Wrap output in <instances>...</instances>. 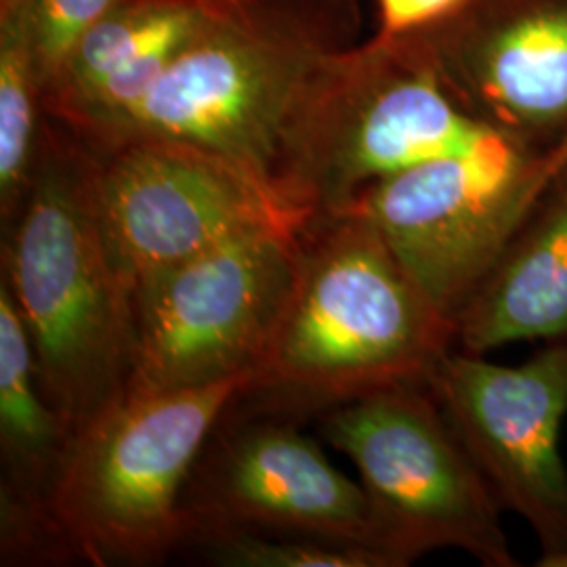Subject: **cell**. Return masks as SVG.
Listing matches in <instances>:
<instances>
[{"label": "cell", "instance_id": "1", "mask_svg": "<svg viewBox=\"0 0 567 567\" xmlns=\"http://www.w3.org/2000/svg\"><path fill=\"white\" fill-rule=\"evenodd\" d=\"M456 326L426 301L381 234L355 213L309 221L282 311L240 393L295 419L385 386L426 385Z\"/></svg>", "mask_w": 567, "mask_h": 567}, {"label": "cell", "instance_id": "2", "mask_svg": "<svg viewBox=\"0 0 567 567\" xmlns=\"http://www.w3.org/2000/svg\"><path fill=\"white\" fill-rule=\"evenodd\" d=\"M95 171V154L47 116L20 215L2 234V280L74 435L126 395L135 368L133 290L103 231Z\"/></svg>", "mask_w": 567, "mask_h": 567}, {"label": "cell", "instance_id": "3", "mask_svg": "<svg viewBox=\"0 0 567 567\" xmlns=\"http://www.w3.org/2000/svg\"><path fill=\"white\" fill-rule=\"evenodd\" d=\"M355 0H225L152 91L100 140L185 143L240 164L274 189L284 135L332 53L355 44ZM276 192V189H274Z\"/></svg>", "mask_w": 567, "mask_h": 567}, {"label": "cell", "instance_id": "4", "mask_svg": "<svg viewBox=\"0 0 567 567\" xmlns=\"http://www.w3.org/2000/svg\"><path fill=\"white\" fill-rule=\"evenodd\" d=\"M496 135L450 93L421 34L351 44L318 68L284 135L274 189L320 219L408 166Z\"/></svg>", "mask_w": 567, "mask_h": 567}, {"label": "cell", "instance_id": "5", "mask_svg": "<svg viewBox=\"0 0 567 567\" xmlns=\"http://www.w3.org/2000/svg\"><path fill=\"white\" fill-rule=\"evenodd\" d=\"M252 372L213 385L131 391L72 437L51 511L76 557L150 566L185 543L183 492Z\"/></svg>", "mask_w": 567, "mask_h": 567}, {"label": "cell", "instance_id": "6", "mask_svg": "<svg viewBox=\"0 0 567 567\" xmlns=\"http://www.w3.org/2000/svg\"><path fill=\"white\" fill-rule=\"evenodd\" d=\"M320 431L355 466L405 566L435 548L517 566L503 507L429 386H385L334 405L320 414Z\"/></svg>", "mask_w": 567, "mask_h": 567}, {"label": "cell", "instance_id": "7", "mask_svg": "<svg viewBox=\"0 0 567 567\" xmlns=\"http://www.w3.org/2000/svg\"><path fill=\"white\" fill-rule=\"evenodd\" d=\"M540 156L496 133L468 152L372 183L341 213L364 217L426 301L456 326L548 189Z\"/></svg>", "mask_w": 567, "mask_h": 567}, {"label": "cell", "instance_id": "8", "mask_svg": "<svg viewBox=\"0 0 567 567\" xmlns=\"http://www.w3.org/2000/svg\"><path fill=\"white\" fill-rule=\"evenodd\" d=\"M301 231L250 229L140 284L126 393L213 385L252 372L295 278Z\"/></svg>", "mask_w": 567, "mask_h": 567}, {"label": "cell", "instance_id": "9", "mask_svg": "<svg viewBox=\"0 0 567 567\" xmlns=\"http://www.w3.org/2000/svg\"><path fill=\"white\" fill-rule=\"evenodd\" d=\"M93 154L103 231L131 290L244 231L311 221L240 164L194 145L128 142Z\"/></svg>", "mask_w": 567, "mask_h": 567}, {"label": "cell", "instance_id": "10", "mask_svg": "<svg viewBox=\"0 0 567 567\" xmlns=\"http://www.w3.org/2000/svg\"><path fill=\"white\" fill-rule=\"evenodd\" d=\"M426 386L444 408L501 507L517 513L540 545V567L567 555V339L517 365L447 351Z\"/></svg>", "mask_w": 567, "mask_h": 567}, {"label": "cell", "instance_id": "11", "mask_svg": "<svg viewBox=\"0 0 567 567\" xmlns=\"http://www.w3.org/2000/svg\"><path fill=\"white\" fill-rule=\"evenodd\" d=\"M292 421L252 412L204 447L183 492L185 543L225 529L309 536L372 548L404 567L362 484Z\"/></svg>", "mask_w": 567, "mask_h": 567}, {"label": "cell", "instance_id": "12", "mask_svg": "<svg viewBox=\"0 0 567 567\" xmlns=\"http://www.w3.org/2000/svg\"><path fill=\"white\" fill-rule=\"evenodd\" d=\"M421 39L454 100L545 154L567 133V0H466Z\"/></svg>", "mask_w": 567, "mask_h": 567}, {"label": "cell", "instance_id": "13", "mask_svg": "<svg viewBox=\"0 0 567 567\" xmlns=\"http://www.w3.org/2000/svg\"><path fill=\"white\" fill-rule=\"evenodd\" d=\"M225 0H128L95 23L44 89V112L81 142L122 121Z\"/></svg>", "mask_w": 567, "mask_h": 567}, {"label": "cell", "instance_id": "14", "mask_svg": "<svg viewBox=\"0 0 567 567\" xmlns=\"http://www.w3.org/2000/svg\"><path fill=\"white\" fill-rule=\"evenodd\" d=\"M72 437V429L42 386L32 341L13 295L0 280V517L4 547L32 550L63 536L51 498Z\"/></svg>", "mask_w": 567, "mask_h": 567}, {"label": "cell", "instance_id": "15", "mask_svg": "<svg viewBox=\"0 0 567 567\" xmlns=\"http://www.w3.org/2000/svg\"><path fill=\"white\" fill-rule=\"evenodd\" d=\"M567 339V171L548 185L456 322V343L482 353Z\"/></svg>", "mask_w": 567, "mask_h": 567}, {"label": "cell", "instance_id": "16", "mask_svg": "<svg viewBox=\"0 0 567 567\" xmlns=\"http://www.w3.org/2000/svg\"><path fill=\"white\" fill-rule=\"evenodd\" d=\"M41 63L21 0H0V219L20 215L44 126Z\"/></svg>", "mask_w": 567, "mask_h": 567}, {"label": "cell", "instance_id": "17", "mask_svg": "<svg viewBox=\"0 0 567 567\" xmlns=\"http://www.w3.org/2000/svg\"><path fill=\"white\" fill-rule=\"evenodd\" d=\"M204 557L225 567H395L372 548L309 536H267L243 529L206 532L189 538Z\"/></svg>", "mask_w": 567, "mask_h": 567}, {"label": "cell", "instance_id": "18", "mask_svg": "<svg viewBox=\"0 0 567 567\" xmlns=\"http://www.w3.org/2000/svg\"><path fill=\"white\" fill-rule=\"evenodd\" d=\"M128 0H21L41 63L42 89L58 76L82 37Z\"/></svg>", "mask_w": 567, "mask_h": 567}, {"label": "cell", "instance_id": "19", "mask_svg": "<svg viewBox=\"0 0 567 567\" xmlns=\"http://www.w3.org/2000/svg\"><path fill=\"white\" fill-rule=\"evenodd\" d=\"M466 0H377L379 30L377 37L395 39L421 32L446 20Z\"/></svg>", "mask_w": 567, "mask_h": 567}, {"label": "cell", "instance_id": "20", "mask_svg": "<svg viewBox=\"0 0 567 567\" xmlns=\"http://www.w3.org/2000/svg\"><path fill=\"white\" fill-rule=\"evenodd\" d=\"M540 168L548 185L567 171V133L540 156Z\"/></svg>", "mask_w": 567, "mask_h": 567}, {"label": "cell", "instance_id": "21", "mask_svg": "<svg viewBox=\"0 0 567 567\" xmlns=\"http://www.w3.org/2000/svg\"><path fill=\"white\" fill-rule=\"evenodd\" d=\"M555 567H567V555H564V557L555 564Z\"/></svg>", "mask_w": 567, "mask_h": 567}]
</instances>
